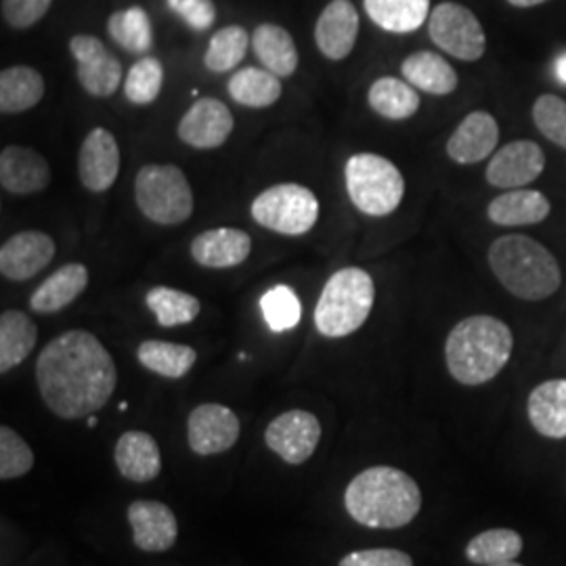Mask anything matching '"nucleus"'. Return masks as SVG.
Instances as JSON below:
<instances>
[{
  "label": "nucleus",
  "mask_w": 566,
  "mask_h": 566,
  "mask_svg": "<svg viewBox=\"0 0 566 566\" xmlns=\"http://www.w3.org/2000/svg\"><path fill=\"white\" fill-rule=\"evenodd\" d=\"M36 382L44 405L63 420L88 418L118 385L109 350L86 329H70L42 348Z\"/></svg>",
  "instance_id": "1"
},
{
  "label": "nucleus",
  "mask_w": 566,
  "mask_h": 566,
  "mask_svg": "<svg viewBox=\"0 0 566 566\" xmlns=\"http://www.w3.org/2000/svg\"><path fill=\"white\" fill-rule=\"evenodd\" d=\"M97 424H99V420H97L95 416H88V418H86V426H88V428H95Z\"/></svg>",
  "instance_id": "47"
},
{
  "label": "nucleus",
  "mask_w": 566,
  "mask_h": 566,
  "mask_svg": "<svg viewBox=\"0 0 566 566\" xmlns=\"http://www.w3.org/2000/svg\"><path fill=\"white\" fill-rule=\"evenodd\" d=\"M407 81L395 76H382L369 86L367 103L386 120H409L420 109V95Z\"/></svg>",
  "instance_id": "31"
},
{
  "label": "nucleus",
  "mask_w": 566,
  "mask_h": 566,
  "mask_svg": "<svg viewBox=\"0 0 566 566\" xmlns=\"http://www.w3.org/2000/svg\"><path fill=\"white\" fill-rule=\"evenodd\" d=\"M240 418L233 409L219 403L198 405L187 420V441L198 455H219L240 439Z\"/></svg>",
  "instance_id": "12"
},
{
  "label": "nucleus",
  "mask_w": 566,
  "mask_h": 566,
  "mask_svg": "<svg viewBox=\"0 0 566 566\" xmlns=\"http://www.w3.org/2000/svg\"><path fill=\"white\" fill-rule=\"evenodd\" d=\"M135 200L145 219L164 227L193 214V189L175 164H145L135 179Z\"/></svg>",
  "instance_id": "7"
},
{
  "label": "nucleus",
  "mask_w": 566,
  "mask_h": 566,
  "mask_svg": "<svg viewBox=\"0 0 566 566\" xmlns=\"http://www.w3.org/2000/svg\"><path fill=\"white\" fill-rule=\"evenodd\" d=\"M252 219L256 223L282 233L304 235L319 219L317 196L298 182H280L261 191L252 202Z\"/></svg>",
  "instance_id": "8"
},
{
  "label": "nucleus",
  "mask_w": 566,
  "mask_h": 566,
  "mask_svg": "<svg viewBox=\"0 0 566 566\" xmlns=\"http://www.w3.org/2000/svg\"><path fill=\"white\" fill-rule=\"evenodd\" d=\"M338 566H413L409 554L395 547H374L346 554Z\"/></svg>",
  "instance_id": "44"
},
{
  "label": "nucleus",
  "mask_w": 566,
  "mask_h": 566,
  "mask_svg": "<svg viewBox=\"0 0 566 566\" xmlns=\"http://www.w3.org/2000/svg\"><path fill=\"white\" fill-rule=\"evenodd\" d=\"M533 122L547 142L566 149V102L558 95H539L533 103Z\"/></svg>",
  "instance_id": "41"
},
{
  "label": "nucleus",
  "mask_w": 566,
  "mask_h": 566,
  "mask_svg": "<svg viewBox=\"0 0 566 566\" xmlns=\"http://www.w3.org/2000/svg\"><path fill=\"white\" fill-rule=\"evenodd\" d=\"M344 507L359 525L401 528L420 514L422 491L403 470L374 465L348 483L344 491Z\"/></svg>",
  "instance_id": "2"
},
{
  "label": "nucleus",
  "mask_w": 566,
  "mask_h": 566,
  "mask_svg": "<svg viewBox=\"0 0 566 566\" xmlns=\"http://www.w3.org/2000/svg\"><path fill=\"white\" fill-rule=\"evenodd\" d=\"M344 179L350 202L367 217H388L403 202V175L385 156H350L344 168Z\"/></svg>",
  "instance_id": "6"
},
{
  "label": "nucleus",
  "mask_w": 566,
  "mask_h": 566,
  "mask_svg": "<svg viewBox=\"0 0 566 566\" xmlns=\"http://www.w3.org/2000/svg\"><path fill=\"white\" fill-rule=\"evenodd\" d=\"M147 308L156 315L163 327L191 324L200 315V301L193 294H187L175 287L158 285L145 294Z\"/></svg>",
  "instance_id": "36"
},
{
  "label": "nucleus",
  "mask_w": 566,
  "mask_h": 566,
  "mask_svg": "<svg viewBox=\"0 0 566 566\" xmlns=\"http://www.w3.org/2000/svg\"><path fill=\"white\" fill-rule=\"evenodd\" d=\"M88 285V269L82 263L63 264L36 287L30 308L41 315L57 313L74 303Z\"/></svg>",
  "instance_id": "25"
},
{
  "label": "nucleus",
  "mask_w": 566,
  "mask_h": 566,
  "mask_svg": "<svg viewBox=\"0 0 566 566\" xmlns=\"http://www.w3.org/2000/svg\"><path fill=\"white\" fill-rule=\"evenodd\" d=\"M489 266L497 282L521 301H544L563 283L560 264L544 243L523 235H502L489 248Z\"/></svg>",
  "instance_id": "4"
},
{
  "label": "nucleus",
  "mask_w": 566,
  "mask_h": 566,
  "mask_svg": "<svg viewBox=\"0 0 566 566\" xmlns=\"http://www.w3.org/2000/svg\"><path fill=\"white\" fill-rule=\"evenodd\" d=\"M359 36V11L350 0H332L315 23V42L322 55L343 61L353 53Z\"/></svg>",
  "instance_id": "17"
},
{
  "label": "nucleus",
  "mask_w": 566,
  "mask_h": 566,
  "mask_svg": "<svg viewBox=\"0 0 566 566\" xmlns=\"http://www.w3.org/2000/svg\"><path fill=\"white\" fill-rule=\"evenodd\" d=\"M552 203L546 193L537 189H507V193L497 196L486 208L491 223L500 227H525L546 221Z\"/></svg>",
  "instance_id": "23"
},
{
  "label": "nucleus",
  "mask_w": 566,
  "mask_h": 566,
  "mask_svg": "<svg viewBox=\"0 0 566 566\" xmlns=\"http://www.w3.org/2000/svg\"><path fill=\"white\" fill-rule=\"evenodd\" d=\"M322 439L317 416L304 409H292L277 416L264 430V443L285 464L301 465L311 460Z\"/></svg>",
  "instance_id": "10"
},
{
  "label": "nucleus",
  "mask_w": 566,
  "mask_h": 566,
  "mask_svg": "<svg viewBox=\"0 0 566 566\" xmlns=\"http://www.w3.org/2000/svg\"><path fill=\"white\" fill-rule=\"evenodd\" d=\"M428 34L430 41L455 60L479 61L485 55V30L464 4H437L428 18Z\"/></svg>",
  "instance_id": "9"
},
{
  "label": "nucleus",
  "mask_w": 566,
  "mask_h": 566,
  "mask_svg": "<svg viewBox=\"0 0 566 566\" xmlns=\"http://www.w3.org/2000/svg\"><path fill=\"white\" fill-rule=\"evenodd\" d=\"M528 420L547 439H566V380H547L535 386L526 401Z\"/></svg>",
  "instance_id": "24"
},
{
  "label": "nucleus",
  "mask_w": 566,
  "mask_h": 566,
  "mask_svg": "<svg viewBox=\"0 0 566 566\" xmlns=\"http://www.w3.org/2000/svg\"><path fill=\"white\" fill-rule=\"evenodd\" d=\"M252 252V238L235 227H217L200 233L191 242L193 261L208 269H231L242 264Z\"/></svg>",
  "instance_id": "21"
},
{
  "label": "nucleus",
  "mask_w": 566,
  "mask_h": 566,
  "mask_svg": "<svg viewBox=\"0 0 566 566\" xmlns=\"http://www.w3.org/2000/svg\"><path fill=\"white\" fill-rule=\"evenodd\" d=\"M70 51L78 65V82L91 97L105 99L118 91L124 76L120 60L112 55L99 39L78 34L70 41Z\"/></svg>",
  "instance_id": "11"
},
{
  "label": "nucleus",
  "mask_w": 566,
  "mask_h": 566,
  "mask_svg": "<svg viewBox=\"0 0 566 566\" xmlns=\"http://www.w3.org/2000/svg\"><path fill=\"white\" fill-rule=\"evenodd\" d=\"M51 182V166L32 147L9 145L0 154V185L15 196L41 193Z\"/></svg>",
  "instance_id": "20"
},
{
  "label": "nucleus",
  "mask_w": 566,
  "mask_h": 566,
  "mask_svg": "<svg viewBox=\"0 0 566 566\" xmlns=\"http://www.w3.org/2000/svg\"><path fill=\"white\" fill-rule=\"evenodd\" d=\"M120 175V147L116 137L97 126L93 128L84 142L78 154V177L81 182L93 193L107 191Z\"/></svg>",
  "instance_id": "16"
},
{
  "label": "nucleus",
  "mask_w": 566,
  "mask_h": 566,
  "mask_svg": "<svg viewBox=\"0 0 566 566\" xmlns=\"http://www.w3.org/2000/svg\"><path fill=\"white\" fill-rule=\"evenodd\" d=\"M401 74L413 88L437 97L451 95L460 84L453 65L443 55L432 51H418L405 57Z\"/></svg>",
  "instance_id": "26"
},
{
  "label": "nucleus",
  "mask_w": 566,
  "mask_h": 566,
  "mask_svg": "<svg viewBox=\"0 0 566 566\" xmlns=\"http://www.w3.org/2000/svg\"><path fill=\"white\" fill-rule=\"evenodd\" d=\"M55 240L44 231H21L0 248V273L9 282L36 277L55 259Z\"/></svg>",
  "instance_id": "14"
},
{
  "label": "nucleus",
  "mask_w": 566,
  "mask_h": 566,
  "mask_svg": "<svg viewBox=\"0 0 566 566\" xmlns=\"http://www.w3.org/2000/svg\"><path fill=\"white\" fill-rule=\"evenodd\" d=\"M233 126V114L223 102L202 97L185 112L177 133L179 139L193 149H217L231 137Z\"/></svg>",
  "instance_id": "15"
},
{
  "label": "nucleus",
  "mask_w": 566,
  "mask_h": 566,
  "mask_svg": "<svg viewBox=\"0 0 566 566\" xmlns=\"http://www.w3.org/2000/svg\"><path fill=\"white\" fill-rule=\"evenodd\" d=\"M139 364L170 380H179L196 365L198 353L187 344L166 343V340H145L137 348Z\"/></svg>",
  "instance_id": "33"
},
{
  "label": "nucleus",
  "mask_w": 566,
  "mask_h": 566,
  "mask_svg": "<svg viewBox=\"0 0 566 566\" xmlns=\"http://www.w3.org/2000/svg\"><path fill=\"white\" fill-rule=\"evenodd\" d=\"M164 67L156 57L137 61L124 81V97L135 105H149L163 93Z\"/></svg>",
  "instance_id": "38"
},
{
  "label": "nucleus",
  "mask_w": 566,
  "mask_h": 566,
  "mask_svg": "<svg viewBox=\"0 0 566 566\" xmlns=\"http://www.w3.org/2000/svg\"><path fill=\"white\" fill-rule=\"evenodd\" d=\"M39 340V327L18 308L0 315V371L9 374L23 364Z\"/></svg>",
  "instance_id": "28"
},
{
  "label": "nucleus",
  "mask_w": 566,
  "mask_h": 566,
  "mask_svg": "<svg viewBox=\"0 0 566 566\" xmlns=\"http://www.w3.org/2000/svg\"><path fill=\"white\" fill-rule=\"evenodd\" d=\"M128 523L133 526V542L142 552H168L177 544V516L163 502H133L128 507Z\"/></svg>",
  "instance_id": "18"
},
{
  "label": "nucleus",
  "mask_w": 566,
  "mask_h": 566,
  "mask_svg": "<svg viewBox=\"0 0 566 566\" xmlns=\"http://www.w3.org/2000/svg\"><path fill=\"white\" fill-rule=\"evenodd\" d=\"M53 0H2V20L15 30L36 25L49 13Z\"/></svg>",
  "instance_id": "42"
},
{
  "label": "nucleus",
  "mask_w": 566,
  "mask_h": 566,
  "mask_svg": "<svg viewBox=\"0 0 566 566\" xmlns=\"http://www.w3.org/2000/svg\"><path fill=\"white\" fill-rule=\"evenodd\" d=\"M250 42L252 41H250L248 32L243 30L242 25L221 28L210 39V44H208L206 55H203V65L214 74L231 72L233 67H238L242 63Z\"/></svg>",
  "instance_id": "37"
},
{
  "label": "nucleus",
  "mask_w": 566,
  "mask_h": 566,
  "mask_svg": "<svg viewBox=\"0 0 566 566\" xmlns=\"http://www.w3.org/2000/svg\"><path fill=\"white\" fill-rule=\"evenodd\" d=\"M546 168V154L537 143L512 142L500 147L486 164L489 185L497 189H523L537 181Z\"/></svg>",
  "instance_id": "13"
},
{
  "label": "nucleus",
  "mask_w": 566,
  "mask_h": 566,
  "mask_svg": "<svg viewBox=\"0 0 566 566\" xmlns=\"http://www.w3.org/2000/svg\"><path fill=\"white\" fill-rule=\"evenodd\" d=\"M489 566H523V565H518V563H516V560H510V563H500V565H489Z\"/></svg>",
  "instance_id": "48"
},
{
  "label": "nucleus",
  "mask_w": 566,
  "mask_h": 566,
  "mask_svg": "<svg viewBox=\"0 0 566 566\" xmlns=\"http://www.w3.org/2000/svg\"><path fill=\"white\" fill-rule=\"evenodd\" d=\"M114 460L122 476L133 483H151L163 472V455L156 439L143 430H126L116 443Z\"/></svg>",
  "instance_id": "22"
},
{
  "label": "nucleus",
  "mask_w": 566,
  "mask_h": 566,
  "mask_svg": "<svg viewBox=\"0 0 566 566\" xmlns=\"http://www.w3.org/2000/svg\"><path fill=\"white\" fill-rule=\"evenodd\" d=\"M264 322L273 332H287L301 322L303 308L290 285H275L261 298Z\"/></svg>",
  "instance_id": "39"
},
{
  "label": "nucleus",
  "mask_w": 566,
  "mask_h": 566,
  "mask_svg": "<svg viewBox=\"0 0 566 566\" xmlns=\"http://www.w3.org/2000/svg\"><path fill=\"white\" fill-rule=\"evenodd\" d=\"M512 350L514 336L502 319L472 315L447 336V369L460 385H486L506 367Z\"/></svg>",
  "instance_id": "3"
},
{
  "label": "nucleus",
  "mask_w": 566,
  "mask_h": 566,
  "mask_svg": "<svg viewBox=\"0 0 566 566\" xmlns=\"http://www.w3.org/2000/svg\"><path fill=\"white\" fill-rule=\"evenodd\" d=\"M107 34L133 55H143L154 46L151 20L142 7H128L112 13L107 20Z\"/></svg>",
  "instance_id": "34"
},
{
  "label": "nucleus",
  "mask_w": 566,
  "mask_h": 566,
  "mask_svg": "<svg viewBox=\"0 0 566 566\" xmlns=\"http://www.w3.org/2000/svg\"><path fill=\"white\" fill-rule=\"evenodd\" d=\"M252 49L269 72L287 78L298 70V49L292 34L275 23H261L252 34Z\"/></svg>",
  "instance_id": "27"
},
{
  "label": "nucleus",
  "mask_w": 566,
  "mask_h": 566,
  "mask_svg": "<svg viewBox=\"0 0 566 566\" xmlns=\"http://www.w3.org/2000/svg\"><path fill=\"white\" fill-rule=\"evenodd\" d=\"M44 97V78L30 65H13L0 74V112L21 114L36 107Z\"/></svg>",
  "instance_id": "29"
},
{
  "label": "nucleus",
  "mask_w": 566,
  "mask_h": 566,
  "mask_svg": "<svg viewBox=\"0 0 566 566\" xmlns=\"http://www.w3.org/2000/svg\"><path fill=\"white\" fill-rule=\"evenodd\" d=\"M556 76H558V81L565 82L566 84V53L558 60V63H556Z\"/></svg>",
  "instance_id": "46"
},
{
  "label": "nucleus",
  "mask_w": 566,
  "mask_h": 566,
  "mask_svg": "<svg viewBox=\"0 0 566 566\" xmlns=\"http://www.w3.org/2000/svg\"><path fill=\"white\" fill-rule=\"evenodd\" d=\"M34 468V453L20 434L2 426L0 428V481H13L25 476Z\"/></svg>",
  "instance_id": "40"
},
{
  "label": "nucleus",
  "mask_w": 566,
  "mask_h": 566,
  "mask_svg": "<svg viewBox=\"0 0 566 566\" xmlns=\"http://www.w3.org/2000/svg\"><path fill=\"white\" fill-rule=\"evenodd\" d=\"M166 4L196 32H206L217 20V7L212 0H166Z\"/></svg>",
  "instance_id": "43"
},
{
  "label": "nucleus",
  "mask_w": 566,
  "mask_h": 566,
  "mask_svg": "<svg viewBox=\"0 0 566 566\" xmlns=\"http://www.w3.org/2000/svg\"><path fill=\"white\" fill-rule=\"evenodd\" d=\"M500 124L483 109L468 114L447 142V156L455 164H479L495 154Z\"/></svg>",
  "instance_id": "19"
},
{
  "label": "nucleus",
  "mask_w": 566,
  "mask_h": 566,
  "mask_svg": "<svg viewBox=\"0 0 566 566\" xmlns=\"http://www.w3.org/2000/svg\"><path fill=\"white\" fill-rule=\"evenodd\" d=\"M523 552V537L512 528H489L472 537L465 546V558L472 565H500L516 560Z\"/></svg>",
  "instance_id": "35"
},
{
  "label": "nucleus",
  "mask_w": 566,
  "mask_h": 566,
  "mask_svg": "<svg viewBox=\"0 0 566 566\" xmlns=\"http://www.w3.org/2000/svg\"><path fill=\"white\" fill-rule=\"evenodd\" d=\"M367 18L392 34H409L430 18V0H364Z\"/></svg>",
  "instance_id": "30"
},
{
  "label": "nucleus",
  "mask_w": 566,
  "mask_h": 566,
  "mask_svg": "<svg viewBox=\"0 0 566 566\" xmlns=\"http://www.w3.org/2000/svg\"><path fill=\"white\" fill-rule=\"evenodd\" d=\"M227 91L231 99L243 107L263 109L280 102L283 88L280 76L266 67H243L229 78Z\"/></svg>",
  "instance_id": "32"
},
{
  "label": "nucleus",
  "mask_w": 566,
  "mask_h": 566,
  "mask_svg": "<svg viewBox=\"0 0 566 566\" xmlns=\"http://www.w3.org/2000/svg\"><path fill=\"white\" fill-rule=\"evenodd\" d=\"M376 301L371 275L359 266H344L324 285L315 306V325L325 338H344L367 322Z\"/></svg>",
  "instance_id": "5"
},
{
  "label": "nucleus",
  "mask_w": 566,
  "mask_h": 566,
  "mask_svg": "<svg viewBox=\"0 0 566 566\" xmlns=\"http://www.w3.org/2000/svg\"><path fill=\"white\" fill-rule=\"evenodd\" d=\"M512 7H516V9H531V7H537V4H544V2H549V0H507Z\"/></svg>",
  "instance_id": "45"
}]
</instances>
